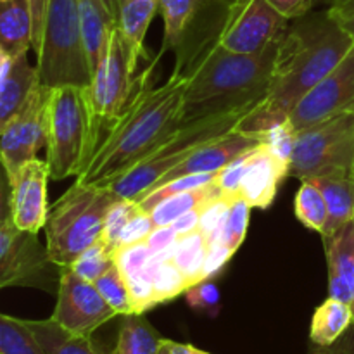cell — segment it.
I'll return each instance as SVG.
<instances>
[{
    "label": "cell",
    "mask_w": 354,
    "mask_h": 354,
    "mask_svg": "<svg viewBox=\"0 0 354 354\" xmlns=\"http://www.w3.org/2000/svg\"><path fill=\"white\" fill-rule=\"evenodd\" d=\"M354 48V38L327 10L290 19L279 41L270 92L235 130L261 137L287 121L296 104L334 71ZM263 140V138H261Z\"/></svg>",
    "instance_id": "6da1fadb"
},
{
    "label": "cell",
    "mask_w": 354,
    "mask_h": 354,
    "mask_svg": "<svg viewBox=\"0 0 354 354\" xmlns=\"http://www.w3.org/2000/svg\"><path fill=\"white\" fill-rule=\"evenodd\" d=\"M161 55L159 52L138 73L130 104L99 142L85 171L76 176L78 182L107 189L183 124V97L189 80L173 71L162 85H156Z\"/></svg>",
    "instance_id": "7a4b0ae2"
},
{
    "label": "cell",
    "mask_w": 354,
    "mask_h": 354,
    "mask_svg": "<svg viewBox=\"0 0 354 354\" xmlns=\"http://www.w3.org/2000/svg\"><path fill=\"white\" fill-rule=\"evenodd\" d=\"M209 31L197 44L176 52L173 71L187 76L182 123L256 107L270 92L279 41L259 54H237Z\"/></svg>",
    "instance_id": "3957f363"
},
{
    "label": "cell",
    "mask_w": 354,
    "mask_h": 354,
    "mask_svg": "<svg viewBox=\"0 0 354 354\" xmlns=\"http://www.w3.org/2000/svg\"><path fill=\"white\" fill-rule=\"evenodd\" d=\"M116 199L118 196L111 189L76 180L48 207L44 227L45 245L55 265L68 268L83 251L99 241L107 211Z\"/></svg>",
    "instance_id": "277c9868"
},
{
    "label": "cell",
    "mask_w": 354,
    "mask_h": 354,
    "mask_svg": "<svg viewBox=\"0 0 354 354\" xmlns=\"http://www.w3.org/2000/svg\"><path fill=\"white\" fill-rule=\"evenodd\" d=\"M47 161L52 180L80 176L88 166L95 142L92 137L85 86L50 88L47 102Z\"/></svg>",
    "instance_id": "5b68a950"
},
{
    "label": "cell",
    "mask_w": 354,
    "mask_h": 354,
    "mask_svg": "<svg viewBox=\"0 0 354 354\" xmlns=\"http://www.w3.org/2000/svg\"><path fill=\"white\" fill-rule=\"evenodd\" d=\"M252 109L254 107L237 111V113L203 118V120L182 124L166 140H162L154 151L149 152L137 166H133L121 178L111 183L107 189L113 190L118 197L138 201L166 173L182 165L197 149L206 145L207 142L214 140V138H220L234 131L237 124L241 123V120H244Z\"/></svg>",
    "instance_id": "8992f818"
},
{
    "label": "cell",
    "mask_w": 354,
    "mask_h": 354,
    "mask_svg": "<svg viewBox=\"0 0 354 354\" xmlns=\"http://www.w3.org/2000/svg\"><path fill=\"white\" fill-rule=\"evenodd\" d=\"M37 69L47 88L88 86L92 82L76 0H48Z\"/></svg>",
    "instance_id": "52a82bcc"
},
{
    "label": "cell",
    "mask_w": 354,
    "mask_h": 354,
    "mask_svg": "<svg viewBox=\"0 0 354 354\" xmlns=\"http://www.w3.org/2000/svg\"><path fill=\"white\" fill-rule=\"evenodd\" d=\"M138 59L120 26L111 33L106 54L93 73L92 82L85 86L90 123L95 149L111 127L120 120L133 97L138 82ZM93 158V156H92Z\"/></svg>",
    "instance_id": "ba28073f"
},
{
    "label": "cell",
    "mask_w": 354,
    "mask_h": 354,
    "mask_svg": "<svg viewBox=\"0 0 354 354\" xmlns=\"http://www.w3.org/2000/svg\"><path fill=\"white\" fill-rule=\"evenodd\" d=\"M289 175L301 182L354 175V111L297 131Z\"/></svg>",
    "instance_id": "9c48e42d"
},
{
    "label": "cell",
    "mask_w": 354,
    "mask_h": 354,
    "mask_svg": "<svg viewBox=\"0 0 354 354\" xmlns=\"http://www.w3.org/2000/svg\"><path fill=\"white\" fill-rule=\"evenodd\" d=\"M62 266L50 259L47 245H41L38 234L19 230L10 220L3 197L0 225V287H30L57 294Z\"/></svg>",
    "instance_id": "30bf717a"
},
{
    "label": "cell",
    "mask_w": 354,
    "mask_h": 354,
    "mask_svg": "<svg viewBox=\"0 0 354 354\" xmlns=\"http://www.w3.org/2000/svg\"><path fill=\"white\" fill-rule=\"evenodd\" d=\"M289 24L268 0H232L216 41L237 54H259L275 45Z\"/></svg>",
    "instance_id": "8fae6325"
},
{
    "label": "cell",
    "mask_w": 354,
    "mask_h": 354,
    "mask_svg": "<svg viewBox=\"0 0 354 354\" xmlns=\"http://www.w3.org/2000/svg\"><path fill=\"white\" fill-rule=\"evenodd\" d=\"M50 88L38 83L14 116L0 124V154L6 180L14 178L47 145V102Z\"/></svg>",
    "instance_id": "7c38bea8"
},
{
    "label": "cell",
    "mask_w": 354,
    "mask_h": 354,
    "mask_svg": "<svg viewBox=\"0 0 354 354\" xmlns=\"http://www.w3.org/2000/svg\"><path fill=\"white\" fill-rule=\"evenodd\" d=\"M232 0H159L162 17L161 54L183 50L209 31L220 30Z\"/></svg>",
    "instance_id": "4fadbf2b"
},
{
    "label": "cell",
    "mask_w": 354,
    "mask_h": 354,
    "mask_svg": "<svg viewBox=\"0 0 354 354\" xmlns=\"http://www.w3.org/2000/svg\"><path fill=\"white\" fill-rule=\"evenodd\" d=\"M114 317L118 313L107 304L95 283L78 277L71 268L62 270L52 320L71 334L92 335Z\"/></svg>",
    "instance_id": "5bb4252c"
},
{
    "label": "cell",
    "mask_w": 354,
    "mask_h": 354,
    "mask_svg": "<svg viewBox=\"0 0 354 354\" xmlns=\"http://www.w3.org/2000/svg\"><path fill=\"white\" fill-rule=\"evenodd\" d=\"M354 111V48L341 64L315 85L287 120L296 131Z\"/></svg>",
    "instance_id": "9a60e30c"
},
{
    "label": "cell",
    "mask_w": 354,
    "mask_h": 354,
    "mask_svg": "<svg viewBox=\"0 0 354 354\" xmlns=\"http://www.w3.org/2000/svg\"><path fill=\"white\" fill-rule=\"evenodd\" d=\"M50 178V168L47 161L31 159L14 178L7 180L9 194H3L7 201L10 220L19 230L38 234L47 223L48 201L47 183Z\"/></svg>",
    "instance_id": "2e32d148"
},
{
    "label": "cell",
    "mask_w": 354,
    "mask_h": 354,
    "mask_svg": "<svg viewBox=\"0 0 354 354\" xmlns=\"http://www.w3.org/2000/svg\"><path fill=\"white\" fill-rule=\"evenodd\" d=\"M261 144V137L241 133V131L234 130L230 131V133L223 135V137L220 138H214V140L207 142L206 145L197 149V151L194 152L192 156H189L182 165H178L176 168H173L171 171L166 173L154 187L161 185V183L165 182H169V180L182 178V176L187 175L218 173L221 171L225 166L230 165L232 161H235V159L241 158L242 154L252 151V149H256ZM154 187H152V189H154Z\"/></svg>",
    "instance_id": "e0dca14e"
},
{
    "label": "cell",
    "mask_w": 354,
    "mask_h": 354,
    "mask_svg": "<svg viewBox=\"0 0 354 354\" xmlns=\"http://www.w3.org/2000/svg\"><path fill=\"white\" fill-rule=\"evenodd\" d=\"M287 175L289 165L277 158L263 142L249 156L239 196L251 207L268 209L275 201L280 183Z\"/></svg>",
    "instance_id": "ac0fdd59"
},
{
    "label": "cell",
    "mask_w": 354,
    "mask_h": 354,
    "mask_svg": "<svg viewBox=\"0 0 354 354\" xmlns=\"http://www.w3.org/2000/svg\"><path fill=\"white\" fill-rule=\"evenodd\" d=\"M328 266V296L344 301L354 311V220L324 237Z\"/></svg>",
    "instance_id": "d6986e66"
},
{
    "label": "cell",
    "mask_w": 354,
    "mask_h": 354,
    "mask_svg": "<svg viewBox=\"0 0 354 354\" xmlns=\"http://www.w3.org/2000/svg\"><path fill=\"white\" fill-rule=\"evenodd\" d=\"M38 83L37 66H30L26 54L10 55L0 50V124L21 109Z\"/></svg>",
    "instance_id": "ffe728a7"
},
{
    "label": "cell",
    "mask_w": 354,
    "mask_h": 354,
    "mask_svg": "<svg viewBox=\"0 0 354 354\" xmlns=\"http://www.w3.org/2000/svg\"><path fill=\"white\" fill-rule=\"evenodd\" d=\"M76 2H78L83 40H85L90 69H92L93 76L104 54H106L111 33L118 26V19L111 14L104 0H76Z\"/></svg>",
    "instance_id": "44dd1931"
},
{
    "label": "cell",
    "mask_w": 354,
    "mask_h": 354,
    "mask_svg": "<svg viewBox=\"0 0 354 354\" xmlns=\"http://www.w3.org/2000/svg\"><path fill=\"white\" fill-rule=\"evenodd\" d=\"M47 354H116L92 335L71 334L55 320H24Z\"/></svg>",
    "instance_id": "7402d4cb"
},
{
    "label": "cell",
    "mask_w": 354,
    "mask_h": 354,
    "mask_svg": "<svg viewBox=\"0 0 354 354\" xmlns=\"http://www.w3.org/2000/svg\"><path fill=\"white\" fill-rule=\"evenodd\" d=\"M33 48L30 0H0V50L10 55Z\"/></svg>",
    "instance_id": "603a6c76"
},
{
    "label": "cell",
    "mask_w": 354,
    "mask_h": 354,
    "mask_svg": "<svg viewBox=\"0 0 354 354\" xmlns=\"http://www.w3.org/2000/svg\"><path fill=\"white\" fill-rule=\"evenodd\" d=\"M311 182L320 187L327 203L328 220L322 237H328L354 220V175L324 176Z\"/></svg>",
    "instance_id": "cb8c5ba5"
},
{
    "label": "cell",
    "mask_w": 354,
    "mask_h": 354,
    "mask_svg": "<svg viewBox=\"0 0 354 354\" xmlns=\"http://www.w3.org/2000/svg\"><path fill=\"white\" fill-rule=\"evenodd\" d=\"M354 324V311L344 301L328 296L315 310L310 328L311 344L327 346L335 344Z\"/></svg>",
    "instance_id": "d4e9b609"
},
{
    "label": "cell",
    "mask_w": 354,
    "mask_h": 354,
    "mask_svg": "<svg viewBox=\"0 0 354 354\" xmlns=\"http://www.w3.org/2000/svg\"><path fill=\"white\" fill-rule=\"evenodd\" d=\"M159 12V0H120L118 26L127 37L135 57L151 61V54L145 48L144 40L149 24Z\"/></svg>",
    "instance_id": "484cf974"
},
{
    "label": "cell",
    "mask_w": 354,
    "mask_h": 354,
    "mask_svg": "<svg viewBox=\"0 0 354 354\" xmlns=\"http://www.w3.org/2000/svg\"><path fill=\"white\" fill-rule=\"evenodd\" d=\"M161 334L149 324L144 313H130L121 317L118 328L116 354H158L161 346Z\"/></svg>",
    "instance_id": "4316f807"
},
{
    "label": "cell",
    "mask_w": 354,
    "mask_h": 354,
    "mask_svg": "<svg viewBox=\"0 0 354 354\" xmlns=\"http://www.w3.org/2000/svg\"><path fill=\"white\" fill-rule=\"evenodd\" d=\"M216 196H221V192L220 189H218L216 182H211L207 183V185L201 187V189L187 190V192L166 197L165 201L156 204V206L149 211V214H151L156 227L171 225L173 221L178 220L182 214H185L187 211L203 206L204 203H207V201L213 199V197Z\"/></svg>",
    "instance_id": "83f0119b"
},
{
    "label": "cell",
    "mask_w": 354,
    "mask_h": 354,
    "mask_svg": "<svg viewBox=\"0 0 354 354\" xmlns=\"http://www.w3.org/2000/svg\"><path fill=\"white\" fill-rule=\"evenodd\" d=\"M173 254L151 256L149 268L152 273V287H154L156 304H165L176 299L190 289V283L182 270L173 263Z\"/></svg>",
    "instance_id": "f1b7e54d"
},
{
    "label": "cell",
    "mask_w": 354,
    "mask_h": 354,
    "mask_svg": "<svg viewBox=\"0 0 354 354\" xmlns=\"http://www.w3.org/2000/svg\"><path fill=\"white\" fill-rule=\"evenodd\" d=\"M294 211H296V218L299 220V223H303L310 230L318 232L320 235L324 234L328 220V209L324 192L317 183L311 180L301 182L296 201H294Z\"/></svg>",
    "instance_id": "f546056e"
},
{
    "label": "cell",
    "mask_w": 354,
    "mask_h": 354,
    "mask_svg": "<svg viewBox=\"0 0 354 354\" xmlns=\"http://www.w3.org/2000/svg\"><path fill=\"white\" fill-rule=\"evenodd\" d=\"M207 254V241L199 230L182 235L173 251V263L182 270L190 287L203 282V266Z\"/></svg>",
    "instance_id": "4dcf8cb0"
},
{
    "label": "cell",
    "mask_w": 354,
    "mask_h": 354,
    "mask_svg": "<svg viewBox=\"0 0 354 354\" xmlns=\"http://www.w3.org/2000/svg\"><path fill=\"white\" fill-rule=\"evenodd\" d=\"M0 354H47L24 320L0 315Z\"/></svg>",
    "instance_id": "1f68e13d"
},
{
    "label": "cell",
    "mask_w": 354,
    "mask_h": 354,
    "mask_svg": "<svg viewBox=\"0 0 354 354\" xmlns=\"http://www.w3.org/2000/svg\"><path fill=\"white\" fill-rule=\"evenodd\" d=\"M140 204L133 199H124V197H118L116 203L109 207L106 214V221H104L102 235H100L99 241L109 249L111 252L118 251V245H120V237L123 234L124 227L128 225V221L135 216V214L140 211Z\"/></svg>",
    "instance_id": "d6a6232c"
},
{
    "label": "cell",
    "mask_w": 354,
    "mask_h": 354,
    "mask_svg": "<svg viewBox=\"0 0 354 354\" xmlns=\"http://www.w3.org/2000/svg\"><path fill=\"white\" fill-rule=\"evenodd\" d=\"M93 283H95V287L99 289V292L102 294L104 299L107 301V304H109L120 317L135 313L133 301H131L128 283L127 280H124V277L121 275V272L118 270L116 265L111 266V268L107 270L102 277H99Z\"/></svg>",
    "instance_id": "836d02e7"
},
{
    "label": "cell",
    "mask_w": 354,
    "mask_h": 354,
    "mask_svg": "<svg viewBox=\"0 0 354 354\" xmlns=\"http://www.w3.org/2000/svg\"><path fill=\"white\" fill-rule=\"evenodd\" d=\"M214 178H216V173H197V175H187L182 176V178L169 180V182H165L161 183V185L154 187L152 190H149V192L145 194V196H142L137 203L140 204L142 209L149 213L156 204L165 201L166 197L187 192V190L201 189V187L214 182Z\"/></svg>",
    "instance_id": "e575fe53"
},
{
    "label": "cell",
    "mask_w": 354,
    "mask_h": 354,
    "mask_svg": "<svg viewBox=\"0 0 354 354\" xmlns=\"http://www.w3.org/2000/svg\"><path fill=\"white\" fill-rule=\"evenodd\" d=\"M114 265V254L102 244L97 241L95 244L90 245L86 251H83L68 268H71L82 279L88 282H95L99 277H102L111 266Z\"/></svg>",
    "instance_id": "d590c367"
},
{
    "label": "cell",
    "mask_w": 354,
    "mask_h": 354,
    "mask_svg": "<svg viewBox=\"0 0 354 354\" xmlns=\"http://www.w3.org/2000/svg\"><path fill=\"white\" fill-rule=\"evenodd\" d=\"M232 201L234 199H228L225 196H216L203 206L199 232L204 235L207 244L220 242L221 237H223L225 221H227Z\"/></svg>",
    "instance_id": "8d00e7d4"
},
{
    "label": "cell",
    "mask_w": 354,
    "mask_h": 354,
    "mask_svg": "<svg viewBox=\"0 0 354 354\" xmlns=\"http://www.w3.org/2000/svg\"><path fill=\"white\" fill-rule=\"evenodd\" d=\"M251 209L252 207L249 206L241 196L235 197L230 204V211H228L227 221H225L223 237H221V241H223L228 248L234 249L235 252L239 251V248H241L242 242H244L245 235H248Z\"/></svg>",
    "instance_id": "74e56055"
},
{
    "label": "cell",
    "mask_w": 354,
    "mask_h": 354,
    "mask_svg": "<svg viewBox=\"0 0 354 354\" xmlns=\"http://www.w3.org/2000/svg\"><path fill=\"white\" fill-rule=\"evenodd\" d=\"M185 299L187 304L197 313L207 315V317H216L220 313L221 296L213 280H203L190 287L185 292Z\"/></svg>",
    "instance_id": "f35d334b"
},
{
    "label": "cell",
    "mask_w": 354,
    "mask_h": 354,
    "mask_svg": "<svg viewBox=\"0 0 354 354\" xmlns=\"http://www.w3.org/2000/svg\"><path fill=\"white\" fill-rule=\"evenodd\" d=\"M151 249H149L147 242L142 241L137 244L123 245L114 252V265L121 272L124 279L135 275V273L142 272L147 266L149 259H151Z\"/></svg>",
    "instance_id": "ab89813d"
},
{
    "label": "cell",
    "mask_w": 354,
    "mask_h": 354,
    "mask_svg": "<svg viewBox=\"0 0 354 354\" xmlns=\"http://www.w3.org/2000/svg\"><path fill=\"white\" fill-rule=\"evenodd\" d=\"M124 280H127L128 289H130L135 313H145V311L158 306L156 304L154 287H152V273L151 268H149V263L142 272L135 273V275L128 277Z\"/></svg>",
    "instance_id": "60d3db41"
},
{
    "label": "cell",
    "mask_w": 354,
    "mask_h": 354,
    "mask_svg": "<svg viewBox=\"0 0 354 354\" xmlns=\"http://www.w3.org/2000/svg\"><path fill=\"white\" fill-rule=\"evenodd\" d=\"M297 131L294 130L290 121H283V123L277 124L272 130L265 131L261 135L263 142L266 144V147L273 152L279 159H282L283 162L290 165V158H292L294 151V142H296Z\"/></svg>",
    "instance_id": "b9f144b4"
},
{
    "label": "cell",
    "mask_w": 354,
    "mask_h": 354,
    "mask_svg": "<svg viewBox=\"0 0 354 354\" xmlns=\"http://www.w3.org/2000/svg\"><path fill=\"white\" fill-rule=\"evenodd\" d=\"M252 151H254V149H252ZM252 151L242 154L241 158H237L235 161H232L230 165H227L223 169H221V171L216 173V178H214V182H216L221 196L228 197V199H235V197H239V194H241L242 176H244L245 166H248L249 156H251Z\"/></svg>",
    "instance_id": "7bdbcfd3"
},
{
    "label": "cell",
    "mask_w": 354,
    "mask_h": 354,
    "mask_svg": "<svg viewBox=\"0 0 354 354\" xmlns=\"http://www.w3.org/2000/svg\"><path fill=\"white\" fill-rule=\"evenodd\" d=\"M154 228L156 225L154 221H152L151 214H149L147 211L140 209L130 221H128L127 227H124L123 234H121L120 237V245H118V249L123 248V245L137 244V242L145 241Z\"/></svg>",
    "instance_id": "ee69618b"
},
{
    "label": "cell",
    "mask_w": 354,
    "mask_h": 354,
    "mask_svg": "<svg viewBox=\"0 0 354 354\" xmlns=\"http://www.w3.org/2000/svg\"><path fill=\"white\" fill-rule=\"evenodd\" d=\"M234 254V249L228 248L223 241L207 244L206 261H204L203 266V280H211L213 277L220 275Z\"/></svg>",
    "instance_id": "f6af8a7d"
},
{
    "label": "cell",
    "mask_w": 354,
    "mask_h": 354,
    "mask_svg": "<svg viewBox=\"0 0 354 354\" xmlns=\"http://www.w3.org/2000/svg\"><path fill=\"white\" fill-rule=\"evenodd\" d=\"M178 239L180 235L173 228V225H162V227H156L151 232V235L145 239V242H147L149 249H151V254L158 256L175 251V245L178 242Z\"/></svg>",
    "instance_id": "bcb514c9"
},
{
    "label": "cell",
    "mask_w": 354,
    "mask_h": 354,
    "mask_svg": "<svg viewBox=\"0 0 354 354\" xmlns=\"http://www.w3.org/2000/svg\"><path fill=\"white\" fill-rule=\"evenodd\" d=\"M328 12L354 38V0H334L328 3Z\"/></svg>",
    "instance_id": "7dc6e473"
},
{
    "label": "cell",
    "mask_w": 354,
    "mask_h": 354,
    "mask_svg": "<svg viewBox=\"0 0 354 354\" xmlns=\"http://www.w3.org/2000/svg\"><path fill=\"white\" fill-rule=\"evenodd\" d=\"M268 2L287 19H296V17L311 12L317 0H268Z\"/></svg>",
    "instance_id": "c3c4849f"
},
{
    "label": "cell",
    "mask_w": 354,
    "mask_h": 354,
    "mask_svg": "<svg viewBox=\"0 0 354 354\" xmlns=\"http://www.w3.org/2000/svg\"><path fill=\"white\" fill-rule=\"evenodd\" d=\"M48 0H30L31 19H33V50H40L41 35H44L45 14H47Z\"/></svg>",
    "instance_id": "681fc988"
},
{
    "label": "cell",
    "mask_w": 354,
    "mask_h": 354,
    "mask_svg": "<svg viewBox=\"0 0 354 354\" xmlns=\"http://www.w3.org/2000/svg\"><path fill=\"white\" fill-rule=\"evenodd\" d=\"M308 354H354V324L335 344L327 346V348L311 344Z\"/></svg>",
    "instance_id": "f907efd6"
},
{
    "label": "cell",
    "mask_w": 354,
    "mask_h": 354,
    "mask_svg": "<svg viewBox=\"0 0 354 354\" xmlns=\"http://www.w3.org/2000/svg\"><path fill=\"white\" fill-rule=\"evenodd\" d=\"M206 204V203H204ZM203 204V206H204ZM203 206L199 207H194V209L187 211L185 214H182V216L178 218V220L173 221V228H175L176 232H178V235L182 237V235H189V234H194V232L199 230V223H201V211H203Z\"/></svg>",
    "instance_id": "816d5d0a"
},
{
    "label": "cell",
    "mask_w": 354,
    "mask_h": 354,
    "mask_svg": "<svg viewBox=\"0 0 354 354\" xmlns=\"http://www.w3.org/2000/svg\"><path fill=\"white\" fill-rule=\"evenodd\" d=\"M158 354H211V353L203 351V349L196 348V346L192 344H183V342H176V341H171V339L162 337Z\"/></svg>",
    "instance_id": "f5cc1de1"
},
{
    "label": "cell",
    "mask_w": 354,
    "mask_h": 354,
    "mask_svg": "<svg viewBox=\"0 0 354 354\" xmlns=\"http://www.w3.org/2000/svg\"><path fill=\"white\" fill-rule=\"evenodd\" d=\"M104 2H106L107 9L111 10V14L118 19V12H120V0H104Z\"/></svg>",
    "instance_id": "db71d44e"
},
{
    "label": "cell",
    "mask_w": 354,
    "mask_h": 354,
    "mask_svg": "<svg viewBox=\"0 0 354 354\" xmlns=\"http://www.w3.org/2000/svg\"><path fill=\"white\" fill-rule=\"evenodd\" d=\"M327 2H328V3H330V2H334V0H327Z\"/></svg>",
    "instance_id": "11a10c76"
}]
</instances>
